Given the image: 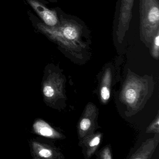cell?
<instances>
[{"label":"cell","mask_w":159,"mask_h":159,"mask_svg":"<svg viewBox=\"0 0 159 159\" xmlns=\"http://www.w3.org/2000/svg\"><path fill=\"white\" fill-rule=\"evenodd\" d=\"M101 97L104 100H107L110 98V92L107 87H103L101 91Z\"/></svg>","instance_id":"cell-11"},{"label":"cell","mask_w":159,"mask_h":159,"mask_svg":"<svg viewBox=\"0 0 159 159\" xmlns=\"http://www.w3.org/2000/svg\"><path fill=\"white\" fill-rule=\"evenodd\" d=\"M27 1L30 5L39 15L46 25L55 27L59 24V19L57 12L55 11L48 9L37 0Z\"/></svg>","instance_id":"cell-4"},{"label":"cell","mask_w":159,"mask_h":159,"mask_svg":"<svg viewBox=\"0 0 159 159\" xmlns=\"http://www.w3.org/2000/svg\"><path fill=\"white\" fill-rule=\"evenodd\" d=\"M136 93L133 89H129L125 92V97L126 101L129 104H133L136 98Z\"/></svg>","instance_id":"cell-7"},{"label":"cell","mask_w":159,"mask_h":159,"mask_svg":"<svg viewBox=\"0 0 159 159\" xmlns=\"http://www.w3.org/2000/svg\"><path fill=\"white\" fill-rule=\"evenodd\" d=\"M152 54L155 57H158L159 49V31L153 37L150 48Z\"/></svg>","instance_id":"cell-6"},{"label":"cell","mask_w":159,"mask_h":159,"mask_svg":"<svg viewBox=\"0 0 159 159\" xmlns=\"http://www.w3.org/2000/svg\"><path fill=\"white\" fill-rule=\"evenodd\" d=\"M99 142H100V138L98 137H96L91 140L89 145L91 147H94V146H97Z\"/></svg>","instance_id":"cell-12"},{"label":"cell","mask_w":159,"mask_h":159,"mask_svg":"<svg viewBox=\"0 0 159 159\" xmlns=\"http://www.w3.org/2000/svg\"><path fill=\"white\" fill-rule=\"evenodd\" d=\"M43 93L44 96L48 98L52 97L54 94V91L53 89L49 85L44 86Z\"/></svg>","instance_id":"cell-8"},{"label":"cell","mask_w":159,"mask_h":159,"mask_svg":"<svg viewBox=\"0 0 159 159\" xmlns=\"http://www.w3.org/2000/svg\"><path fill=\"white\" fill-rule=\"evenodd\" d=\"M134 0H120L114 36L118 43H122L129 30L132 18V10Z\"/></svg>","instance_id":"cell-3"},{"label":"cell","mask_w":159,"mask_h":159,"mask_svg":"<svg viewBox=\"0 0 159 159\" xmlns=\"http://www.w3.org/2000/svg\"><path fill=\"white\" fill-rule=\"evenodd\" d=\"M34 128L38 134L45 137H52L53 135V130L49 125L42 120L36 122L34 125Z\"/></svg>","instance_id":"cell-5"},{"label":"cell","mask_w":159,"mask_h":159,"mask_svg":"<svg viewBox=\"0 0 159 159\" xmlns=\"http://www.w3.org/2000/svg\"><path fill=\"white\" fill-rule=\"evenodd\" d=\"M39 155L43 158H49L52 155V151L48 149L42 148L39 151Z\"/></svg>","instance_id":"cell-10"},{"label":"cell","mask_w":159,"mask_h":159,"mask_svg":"<svg viewBox=\"0 0 159 159\" xmlns=\"http://www.w3.org/2000/svg\"><path fill=\"white\" fill-rule=\"evenodd\" d=\"M91 122L89 119H84L81 121L80 126V128L83 131H86L87 129H89L91 125Z\"/></svg>","instance_id":"cell-9"},{"label":"cell","mask_w":159,"mask_h":159,"mask_svg":"<svg viewBox=\"0 0 159 159\" xmlns=\"http://www.w3.org/2000/svg\"><path fill=\"white\" fill-rule=\"evenodd\" d=\"M139 21L140 40L149 48L159 31V0H139Z\"/></svg>","instance_id":"cell-2"},{"label":"cell","mask_w":159,"mask_h":159,"mask_svg":"<svg viewBox=\"0 0 159 159\" xmlns=\"http://www.w3.org/2000/svg\"><path fill=\"white\" fill-rule=\"evenodd\" d=\"M57 26L50 27L39 23L38 28L50 39L64 48L84 49L89 43L88 31L81 21L74 16H61Z\"/></svg>","instance_id":"cell-1"}]
</instances>
